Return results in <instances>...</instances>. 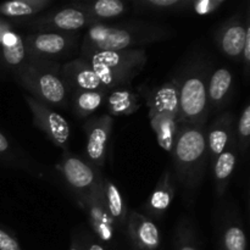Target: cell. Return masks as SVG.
<instances>
[{
  "instance_id": "9a60e30c",
  "label": "cell",
  "mask_w": 250,
  "mask_h": 250,
  "mask_svg": "<svg viewBox=\"0 0 250 250\" xmlns=\"http://www.w3.org/2000/svg\"><path fill=\"white\" fill-rule=\"evenodd\" d=\"M234 116L232 112L226 111L215 119L205 131L207 139L208 163H214L215 159L224 153L234 137Z\"/></svg>"
},
{
  "instance_id": "d6a6232c",
  "label": "cell",
  "mask_w": 250,
  "mask_h": 250,
  "mask_svg": "<svg viewBox=\"0 0 250 250\" xmlns=\"http://www.w3.org/2000/svg\"><path fill=\"white\" fill-rule=\"evenodd\" d=\"M241 62L243 63L244 76L248 78L249 77V70H250V23L248 24V27H247L246 41H244L243 50H242Z\"/></svg>"
},
{
  "instance_id": "4316f807",
  "label": "cell",
  "mask_w": 250,
  "mask_h": 250,
  "mask_svg": "<svg viewBox=\"0 0 250 250\" xmlns=\"http://www.w3.org/2000/svg\"><path fill=\"white\" fill-rule=\"evenodd\" d=\"M221 244L224 250H247V237L242 222L229 220L222 227Z\"/></svg>"
},
{
  "instance_id": "83f0119b",
  "label": "cell",
  "mask_w": 250,
  "mask_h": 250,
  "mask_svg": "<svg viewBox=\"0 0 250 250\" xmlns=\"http://www.w3.org/2000/svg\"><path fill=\"white\" fill-rule=\"evenodd\" d=\"M176 250H199L194 224L189 217H182L175 229Z\"/></svg>"
},
{
  "instance_id": "484cf974",
  "label": "cell",
  "mask_w": 250,
  "mask_h": 250,
  "mask_svg": "<svg viewBox=\"0 0 250 250\" xmlns=\"http://www.w3.org/2000/svg\"><path fill=\"white\" fill-rule=\"evenodd\" d=\"M106 95V92H98V90H80L72 93L70 99L73 112L80 119L90 116L104 104Z\"/></svg>"
},
{
  "instance_id": "8fae6325",
  "label": "cell",
  "mask_w": 250,
  "mask_h": 250,
  "mask_svg": "<svg viewBox=\"0 0 250 250\" xmlns=\"http://www.w3.org/2000/svg\"><path fill=\"white\" fill-rule=\"evenodd\" d=\"M83 128L87 134V160L102 171L107 158V150L114 128V117L107 114L93 117L85 122Z\"/></svg>"
},
{
  "instance_id": "d590c367",
  "label": "cell",
  "mask_w": 250,
  "mask_h": 250,
  "mask_svg": "<svg viewBox=\"0 0 250 250\" xmlns=\"http://www.w3.org/2000/svg\"><path fill=\"white\" fill-rule=\"evenodd\" d=\"M70 250H83L82 246H81V242H78L77 239H75V242H72V246H71Z\"/></svg>"
},
{
  "instance_id": "cb8c5ba5",
  "label": "cell",
  "mask_w": 250,
  "mask_h": 250,
  "mask_svg": "<svg viewBox=\"0 0 250 250\" xmlns=\"http://www.w3.org/2000/svg\"><path fill=\"white\" fill-rule=\"evenodd\" d=\"M102 193L105 207L114 220L116 229H126L128 209L121 189L109 178L102 177Z\"/></svg>"
},
{
  "instance_id": "603a6c76",
  "label": "cell",
  "mask_w": 250,
  "mask_h": 250,
  "mask_svg": "<svg viewBox=\"0 0 250 250\" xmlns=\"http://www.w3.org/2000/svg\"><path fill=\"white\" fill-rule=\"evenodd\" d=\"M237 154H238V146H237L236 138H234L229 148L224 153L220 154L212 163L215 188H216V193L219 197H222L226 193L237 165Z\"/></svg>"
},
{
  "instance_id": "f546056e",
  "label": "cell",
  "mask_w": 250,
  "mask_h": 250,
  "mask_svg": "<svg viewBox=\"0 0 250 250\" xmlns=\"http://www.w3.org/2000/svg\"><path fill=\"white\" fill-rule=\"evenodd\" d=\"M237 146L242 153H247L250 141V105L247 103L238 117L236 131H234Z\"/></svg>"
},
{
  "instance_id": "d4e9b609",
  "label": "cell",
  "mask_w": 250,
  "mask_h": 250,
  "mask_svg": "<svg viewBox=\"0 0 250 250\" xmlns=\"http://www.w3.org/2000/svg\"><path fill=\"white\" fill-rule=\"evenodd\" d=\"M53 0H12L0 4V15L5 19H27L41 14Z\"/></svg>"
},
{
  "instance_id": "e575fe53",
  "label": "cell",
  "mask_w": 250,
  "mask_h": 250,
  "mask_svg": "<svg viewBox=\"0 0 250 250\" xmlns=\"http://www.w3.org/2000/svg\"><path fill=\"white\" fill-rule=\"evenodd\" d=\"M10 150V142L4 133L0 132V155Z\"/></svg>"
},
{
  "instance_id": "e0dca14e",
  "label": "cell",
  "mask_w": 250,
  "mask_h": 250,
  "mask_svg": "<svg viewBox=\"0 0 250 250\" xmlns=\"http://www.w3.org/2000/svg\"><path fill=\"white\" fill-rule=\"evenodd\" d=\"M176 194V182L170 170L164 171L159 178L155 188L150 193L146 202L144 203L143 210L149 219L161 220L172 205Z\"/></svg>"
},
{
  "instance_id": "30bf717a",
  "label": "cell",
  "mask_w": 250,
  "mask_h": 250,
  "mask_svg": "<svg viewBox=\"0 0 250 250\" xmlns=\"http://www.w3.org/2000/svg\"><path fill=\"white\" fill-rule=\"evenodd\" d=\"M27 56L56 61L70 53L75 46L77 37L75 33L58 32H33L23 37Z\"/></svg>"
},
{
  "instance_id": "2e32d148",
  "label": "cell",
  "mask_w": 250,
  "mask_h": 250,
  "mask_svg": "<svg viewBox=\"0 0 250 250\" xmlns=\"http://www.w3.org/2000/svg\"><path fill=\"white\" fill-rule=\"evenodd\" d=\"M0 55L9 68L19 70L27 60V50L23 37L17 33L5 17H0Z\"/></svg>"
},
{
  "instance_id": "277c9868",
  "label": "cell",
  "mask_w": 250,
  "mask_h": 250,
  "mask_svg": "<svg viewBox=\"0 0 250 250\" xmlns=\"http://www.w3.org/2000/svg\"><path fill=\"white\" fill-rule=\"evenodd\" d=\"M56 61L27 56L23 65L16 71L17 82L34 99L48 106L66 109L68 106V89L60 76Z\"/></svg>"
},
{
  "instance_id": "9c48e42d",
  "label": "cell",
  "mask_w": 250,
  "mask_h": 250,
  "mask_svg": "<svg viewBox=\"0 0 250 250\" xmlns=\"http://www.w3.org/2000/svg\"><path fill=\"white\" fill-rule=\"evenodd\" d=\"M26 24L34 32L75 33L84 27L92 26L94 22L84 12L68 5L59 10L46 12L42 16L33 17Z\"/></svg>"
},
{
  "instance_id": "f1b7e54d",
  "label": "cell",
  "mask_w": 250,
  "mask_h": 250,
  "mask_svg": "<svg viewBox=\"0 0 250 250\" xmlns=\"http://www.w3.org/2000/svg\"><path fill=\"white\" fill-rule=\"evenodd\" d=\"M188 0H137L134 6L139 11L150 12H183L187 9Z\"/></svg>"
},
{
  "instance_id": "8992f818",
  "label": "cell",
  "mask_w": 250,
  "mask_h": 250,
  "mask_svg": "<svg viewBox=\"0 0 250 250\" xmlns=\"http://www.w3.org/2000/svg\"><path fill=\"white\" fill-rule=\"evenodd\" d=\"M55 167L76 195L92 192L103 176L102 171L93 166L87 159L81 158L70 150L62 151Z\"/></svg>"
},
{
  "instance_id": "ac0fdd59",
  "label": "cell",
  "mask_w": 250,
  "mask_h": 250,
  "mask_svg": "<svg viewBox=\"0 0 250 250\" xmlns=\"http://www.w3.org/2000/svg\"><path fill=\"white\" fill-rule=\"evenodd\" d=\"M149 110L173 115L178 119L180 114V89L176 78L155 88L146 97Z\"/></svg>"
},
{
  "instance_id": "4fadbf2b",
  "label": "cell",
  "mask_w": 250,
  "mask_h": 250,
  "mask_svg": "<svg viewBox=\"0 0 250 250\" xmlns=\"http://www.w3.org/2000/svg\"><path fill=\"white\" fill-rule=\"evenodd\" d=\"M60 76L67 89L72 93L80 90H98L109 93L105 89L99 72L82 58L73 59L61 66Z\"/></svg>"
},
{
  "instance_id": "52a82bcc",
  "label": "cell",
  "mask_w": 250,
  "mask_h": 250,
  "mask_svg": "<svg viewBox=\"0 0 250 250\" xmlns=\"http://www.w3.org/2000/svg\"><path fill=\"white\" fill-rule=\"evenodd\" d=\"M76 200L87 216L95 237L103 243H111L116 236L117 229L103 199L102 178L92 192L76 195Z\"/></svg>"
},
{
  "instance_id": "3957f363",
  "label": "cell",
  "mask_w": 250,
  "mask_h": 250,
  "mask_svg": "<svg viewBox=\"0 0 250 250\" xmlns=\"http://www.w3.org/2000/svg\"><path fill=\"white\" fill-rule=\"evenodd\" d=\"M211 73L210 63L203 55H195L187 61L178 77L180 114L178 125L207 126L209 115L208 80Z\"/></svg>"
},
{
  "instance_id": "5b68a950",
  "label": "cell",
  "mask_w": 250,
  "mask_h": 250,
  "mask_svg": "<svg viewBox=\"0 0 250 250\" xmlns=\"http://www.w3.org/2000/svg\"><path fill=\"white\" fill-rule=\"evenodd\" d=\"M80 58L84 59L99 72L107 92L131 84L148 61L146 49L94 51L81 54Z\"/></svg>"
},
{
  "instance_id": "7c38bea8",
  "label": "cell",
  "mask_w": 250,
  "mask_h": 250,
  "mask_svg": "<svg viewBox=\"0 0 250 250\" xmlns=\"http://www.w3.org/2000/svg\"><path fill=\"white\" fill-rule=\"evenodd\" d=\"M249 23L250 11L247 7L244 16H242L241 14L233 15L215 32V43L217 48L231 60H241L244 41H246L247 27Z\"/></svg>"
},
{
  "instance_id": "1f68e13d",
  "label": "cell",
  "mask_w": 250,
  "mask_h": 250,
  "mask_svg": "<svg viewBox=\"0 0 250 250\" xmlns=\"http://www.w3.org/2000/svg\"><path fill=\"white\" fill-rule=\"evenodd\" d=\"M0 250H22L19 241L5 229H0Z\"/></svg>"
},
{
  "instance_id": "7a4b0ae2",
  "label": "cell",
  "mask_w": 250,
  "mask_h": 250,
  "mask_svg": "<svg viewBox=\"0 0 250 250\" xmlns=\"http://www.w3.org/2000/svg\"><path fill=\"white\" fill-rule=\"evenodd\" d=\"M207 126L178 125L175 146L171 153L173 178L187 193H193L202 182L208 165Z\"/></svg>"
},
{
  "instance_id": "ffe728a7",
  "label": "cell",
  "mask_w": 250,
  "mask_h": 250,
  "mask_svg": "<svg viewBox=\"0 0 250 250\" xmlns=\"http://www.w3.org/2000/svg\"><path fill=\"white\" fill-rule=\"evenodd\" d=\"M233 89V73L227 67L212 71L208 80V102L209 107L221 109L229 103Z\"/></svg>"
},
{
  "instance_id": "d6986e66",
  "label": "cell",
  "mask_w": 250,
  "mask_h": 250,
  "mask_svg": "<svg viewBox=\"0 0 250 250\" xmlns=\"http://www.w3.org/2000/svg\"><path fill=\"white\" fill-rule=\"evenodd\" d=\"M71 6L84 12L95 23H103L120 17L127 12V4L124 0H90V1H73Z\"/></svg>"
},
{
  "instance_id": "4dcf8cb0",
  "label": "cell",
  "mask_w": 250,
  "mask_h": 250,
  "mask_svg": "<svg viewBox=\"0 0 250 250\" xmlns=\"http://www.w3.org/2000/svg\"><path fill=\"white\" fill-rule=\"evenodd\" d=\"M227 0H188L186 11H190L198 16H209L219 11Z\"/></svg>"
},
{
  "instance_id": "ba28073f",
  "label": "cell",
  "mask_w": 250,
  "mask_h": 250,
  "mask_svg": "<svg viewBox=\"0 0 250 250\" xmlns=\"http://www.w3.org/2000/svg\"><path fill=\"white\" fill-rule=\"evenodd\" d=\"M24 100L32 112L34 126L41 129L51 143L62 149V151L70 150V125L65 117L31 95H26Z\"/></svg>"
},
{
  "instance_id": "5bb4252c",
  "label": "cell",
  "mask_w": 250,
  "mask_h": 250,
  "mask_svg": "<svg viewBox=\"0 0 250 250\" xmlns=\"http://www.w3.org/2000/svg\"><path fill=\"white\" fill-rule=\"evenodd\" d=\"M127 236L136 250H158L161 233L155 222L137 210L128 211L126 222Z\"/></svg>"
},
{
  "instance_id": "7402d4cb",
  "label": "cell",
  "mask_w": 250,
  "mask_h": 250,
  "mask_svg": "<svg viewBox=\"0 0 250 250\" xmlns=\"http://www.w3.org/2000/svg\"><path fill=\"white\" fill-rule=\"evenodd\" d=\"M149 121L153 132L155 133L159 146L166 153L171 154L176 142L178 129V119L173 115L149 110Z\"/></svg>"
},
{
  "instance_id": "6da1fadb",
  "label": "cell",
  "mask_w": 250,
  "mask_h": 250,
  "mask_svg": "<svg viewBox=\"0 0 250 250\" xmlns=\"http://www.w3.org/2000/svg\"><path fill=\"white\" fill-rule=\"evenodd\" d=\"M175 36V29L150 22H125L119 24L95 23L88 27L81 45V54L104 50L144 49L149 44Z\"/></svg>"
},
{
  "instance_id": "44dd1931",
  "label": "cell",
  "mask_w": 250,
  "mask_h": 250,
  "mask_svg": "<svg viewBox=\"0 0 250 250\" xmlns=\"http://www.w3.org/2000/svg\"><path fill=\"white\" fill-rule=\"evenodd\" d=\"M107 112L111 117L132 115L141 107V97L138 93L128 85L114 88L106 95Z\"/></svg>"
},
{
  "instance_id": "836d02e7",
  "label": "cell",
  "mask_w": 250,
  "mask_h": 250,
  "mask_svg": "<svg viewBox=\"0 0 250 250\" xmlns=\"http://www.w3.org/2000/svg\"><path fill=\"white\" fill-rule=\"evenodd\" d=\"M81 246H82L83 250H106L100 242L95 241V239L90 238V237L85 239V241L83 239V241L81 242Z\"/></svg>"
}]
</instances>
